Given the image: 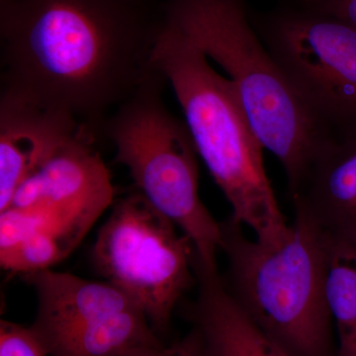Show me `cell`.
<instances>
[{
  "mask_svg": "<svg viewBox=\"0 0 356 356\" xmlns=\"http://www.w3.org/2000/svg\"><path fill=\"white\" fill-rule=\"evenodd\" d=\"M262 41L330 138L356 136V28L312 8L283 11Z\"/></svg>",
  "mask_w": 356,
  "mask_h": 356,
  "instance_id": "52a82bcc",
  "label": "cell"
},
{
  "mask_svg": "<svg viewBox=\"0 0 356 356\" xmlns=\"http://www.w3.org/2000/svg\"><path fill=\"white\" fill-rule=\"evenodd\" d=\"M165 20L219 65L255 135L277 158L289 188L331 139L252 27L243 0H172Z\"/></svg>",
  "mask_w": 356,
  "mask_h": 356,
  "instance_id": "3957f363",
  "label": "cell"
},
{
  "mask_svg": "<svg viewBox=\"0 0 356 356\" xmlns=\"http://www.w3.org/2000/svg\"><path fill=\"white\" fill-rule=\"evenodd\" d=\"M154 67L173 89L198 156L232 207L235 221L255 238L280 245L291 231L264 163L261 143L233 83L210 65L193 42L163 21Z\"/></svg>",
  "mask_w": 356,
  "mask_h": 356,
  "instance_id": "7a4b0ae2",
  "label": "cell"
},
{
  "mask_svg": "<svg viewBox=\"0 0 356 356\" xmlns=\"http://www.w3.org/2000/svg\"><path fill=\"white\" fill-rule=\"evenodd\" d=\"M231 216L221 222L222 277L250 321L291 356H332L334 337L325 295L327 243L295 215L284 242L271 247L250 238Z\"/></svg>",
  "mask_w": 356,
  "mask_h": 356,
  "instance_id": "277c9868",
  "label": "cell"
},
{
  "mask_svg": "<svg viewBox=\"0 0 356 356\" xmlns=\"http://www.w3.org/2000/svg\"><path fill=\"white\" fill-rule=\"evenodd\" d=\"M193 268L198 294L191 317L207 356H291L236 305L218 267L205 266L194 254Z\"/></svg>",
  "mask_w": 356,
  "mask_h": 356,
  "instance_id": "7c38bea8",
  "label": "cell"
},
{
  "mask_svg": "<svg viewBox=\"0 0 356 356\" xmlns=\"http://www.w3.org/2000/svg\"><path fill=\"white\" fill-rule=\"evenodd\" d=\"M124 356H207L202 337L194 329L187 336L172 344L158 343L144 346Z\"/></svg>",
  "mask_w": 356,
  "mask_h": 356,
  "instance_id": "e0dca14e",
  "label": "cell"
},
{
  "mask_svg": "<svg viewBox=\"0 0 356 356\" xmlns=\"http://www.w3.org/2000/svg\"><path fill=\"white\" fill-rule=\"evenodd\" d=\"M95 140L86 133L70 140L21 185L9 206L36 218L65 257L114 204L110 172L93 147Z\"/></svg>",
  "mask_w": 356,
  "mask_h": 356,
  "instance_id": "ba28073f",
  "label": "cell"
},
{
  "mask_svg": "<svg viewBox=\"0 0 356 356\" xmlns=\"http://www.w3.org/2000/svg\"><path fill=\"white\" fill-rule=\"evenodd\" d=\"M83 133L88 134L72 115L1 91L0 212L10 206L21 185Z\"/></svg>",
  "mask_w": 356,
  "mask_h": 356,
  "instance_id": "9c48e42d",
  "label": "cell"
},
{
  "mask_svg": "<svg viewBox=\"0 0 356 356\" xmlns=\"http://www.w3.org/2000/svg\"><path fill=\"white\" fill-rule=\"evenodd\" d=\"M166 79L154 70L105 123L115 161L127 168L137 191L188 236L204 264L218 267L221 222L199 196L195 145L185 121L166 107Z\"/></svg>",
  "mask_w": 356,
  "mask_h": 356,
  "instance_id": "5b68a950",
  "label": "cell"
},
{
  "mask_svg": "<svg viewBox=\"0 0 356 356\" xmlns=\"http://www.w3.org/2000/svg\"><path fill=\"white\" fill-rule=\"evenodd\" d=\"M136 191L113 204L93 245L97 273L142 309L156 334L196 282L188 236Z\"/></svg>",
  "mask_w": 356,
  "mask_h": 356,
  "instance_id": "8992f818",
  "label": "cell"
},
{
  "mask_svg": "<svg viewBox=\"0 0 356 356\" xmlns=\"http://www.w3.org/2000/svg\"><path fill=\"white\" fill-rule=\"evenodd\" d=\"M327 243L325 295L339 339L337 356H356V245Z\"/></svg>",
  "mask_w": 356,
  "mask_h": 356,
  "instance_id": "5bb4252c",
  "label": "cell"
},
{
  "mask_svg": "<svg viewBox=\"0 0 356 356\" xmlns=\"http://www.w3.org/2000/svg\"><path fill=\"white\" fill-rule=\"evenodd\" d=\"M306 3L356 28V0H306Z\"/></svg>",
  "mask_w": 356,
  "mask_h": 356,
  "instance_id": "ac0fdd59",
  "label": "cell"
},
{
  "mask_svg": "<svg viewBox=\"0 0 356 356\" xmlns=\"http://www.w3.org/2000/svg\"><path fill=\"white\" fill-rule=\"evenodd\" d=\"M161 341L140 308L89 323L47 346L50 356H124Z\"/></svg>",
  "mask_w": 356,
  "mask_h": 356,
  "instance_id": "4fadbf2b",
  "label": "cell"
},
{
  "mask_svg": "<svg viewBox=\"0 0 356 356\" xmlns=\"http://www.w3.org/2000/svg\"><path fill=\"white\" fill-rule=\"evenodd\" d=\"M23 277L36 292V320L32 327L46 346L93 321L140 308L108 281L83 280L51 269Z\"/></svg>",
  "mask_w": 356,
  "mask_h": 356,
  "instance_id": "8fae6325",
  "label": "cell"
},
{
  "mask_svg": "<svg viewBox=\"0 0 356 356\" xmlns=\"http://www.w3.org/2000/svg\"><path fill=\"white\" fill-rule=\"evenodd\" d=\"M163 24L140 0H2L1 91L98 137L156 70Z\"/></svg>",
  "mask_w": 356,
  "mask_h": 356,
  "instance_id": "6da1fadb",
  "label": "cell"
},
{
  "mask_svg": "<svg viewBox=\"0 0 356 356\" xmlns=\"http://www.w3.org/2000/svg\"><path fill=\"white\" fill-rule=\"evenodd\" d=\"M289 192L327 242L356 245V136L325 140Z\"/></svg>",
  "mask_w": 356,
  "mask_h": 356,
  "instance_id": "30bf717a",
  "label": "cell"
},
{
  "mask_svg": "<svg viewBox=\"0 0 356 356\" xmlns=\"http://www.w3.org/2000/svg\"><path fill=\"white\" fill-rule=\"evenodd\" d=\"M0 356H50L33 327L0 321Z\"/></svg>",
  "mask_w": 356,
  "mask_h": 356,
  "instance_id": "2e32d148",
  "label": "cell"
},
{
  "mask_svg": "<svg viewBox=\"0 0 356 356\" xmlns=\"http://www.w3.org/2000/svg\"><path fill=\"white\" fill-rule=\"evenodd\" d=\"M65 257L55 236L41 225L28 231L8 247L0 248L1 266L23 276L51 269Z\"/></svg>",
  "mask_w": 356,
  "mask_h": 356,
  "instance_id": "9a60e30c",
  "label": "cell"
}]
</instances>
